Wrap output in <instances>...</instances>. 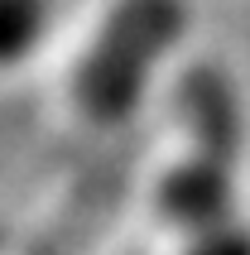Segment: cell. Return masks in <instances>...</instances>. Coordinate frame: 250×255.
Masks as SVG:
<instances>
[{
    "label": "cell",
    "mask_w": 250,
    "mask_h": 255,
    "mask_svg": "<svg viewBox=\"0 0 250 255\" xmlns=\"http://www.w3.org/2000/svg\"><path fill=\"white\" fill-rule=\"evenodd\" d=\"M236 164L241 101L231 77L212 63L178 72L139 193L154 241L188 255L250 251V231L236 217Z\"/></svg>",
    "instance_id": "cell-1"
},
{
    "label": "cell",
    "mask_w": 250,
    "mask_h": 255,
    "mask_svg": "<svg viewBox=\"0 0 250 255\" xmlns=\"http://www.w3.org/2000/svg\"><path fill=\"white\" fill-rule=\"evenodd\" d=\"M58 0H0V72L19 68L53 34Z\"/></svg>",
    "instance_id": "cell-3"
},
{
    "label": "cell",
    "mask_w": 250,
    "mask_h": 255,
    "mask_svg": "<svg viewBox=\"0 0 250 255\" xmlns=\"http://www.w3.org/2000/svg\"><path fill=\"white\" fill-rule=\"evenodd\" d=\"M0 241H5V236H0Z\"/></svg>",
    "instance_id": "cell-4"
},
{
    "label": "cell",
    "mask_w": 250,
    "mask_h": 255,
    "mask_svg": "<svg viewBox=\"0 0 250 255\" xmlns=\"http://www.w3.org/2000/svg\"><path fill=\"white\" fill-rule=\"evenodd\" d=\"M188 29L183 0H111L68 68V111L92 135L130 126Z\"/></svg>",
    "instance_id": "cell-2"
}]
</instances>
